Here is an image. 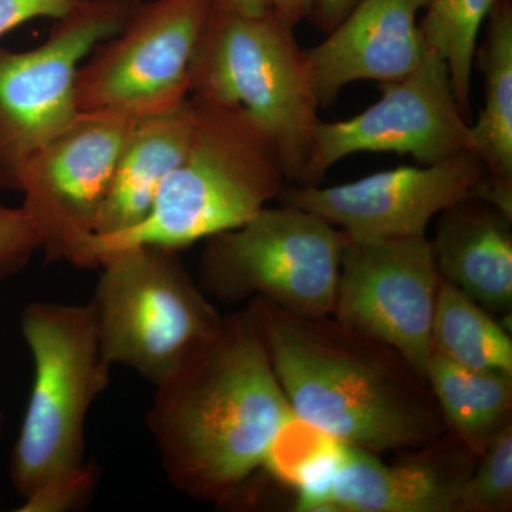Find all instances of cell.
<instances>
[{
  "mask_svg": "<svg viewBox=\"0 0 512 512\" xmlns=\"http://www.w3.org/2000/svg\"><path fill=\"white\" fill-rule=\"evenodd\" d=\"M512 218L470 198L441 212L431 241L441 278L491 315H511Z\"/></svg>",
  "mask_w": 512,
  "mask_h": 512,
  "instance_id": "16",
  "label": "cell"
},
{
  "mask_svg": "<svg viewBox=\"0 0 512 512\" xmlns=\"http://www.w3.org/2000/svg\"><path fill=\"white\" fill-rule=\"evenodd\" d=\"M39 249L42 239L28 214L0 201V281L23 271Z\"/></svg>",
  "mask_w": 512,
  "mask_h": 512,
  "instance_id": "24",
  "label": "cell"
},
{
  "mask_svg": "<svg viewBox=\"0 0 512 512\" xmlns=\"http://www.w3.org/2000/svg\"><path fill=\"white\" fill-rule=\"evenodd\" d=\"M348 239L313 212L265 207L207 239L198 285L225 305L261 298L293 315H332Z\"/></svg>",
  "mask_w": 512,
  "mask_h": 512,
  "instance_id": "7",
  "label": "cell"
},
{
  "mask_svg": "<svg viewBox=\"0 0 512 512\" xmlns=\"http://www.w3.org/2000/svg\"><path fill=\"white\" fill-rule=\"evenodd\" d=\"M485 177L483 163L466 151L439 163L403 165L333 187L293 185L279 198L325 218L355 241L427 237L430 222L476 197Z\"/></svg>",
  "mask_w": 512,
  "mask_h": 512,
  "instance_id": "13",
  "label": "cell"
},
{
  "mask_svg": "<svg viewBox=\"0 0 512 512\" xmlns=\"http://www.w3.org/2000/svg\"><path fill=\"white\" fill-rule=\"evenodd\" d=\"M315 0H272V15L288 28L295 29L302 20L311 18Z\"/></svg>",
  "mask_w": 512,
  "mask_h": 512,
  "instance_id": "27",
  "label": "cell"
},
{
  "mask_svg": "<svg viewBox=\"0 0 512 512\" xmlns=\"http://www.w3.org/2000/svg\"><path fill=\"white\" fill-rule=\"evenodd\" d=\"M429 0H359L325 40L306 50L320 107L359 80L394 82L413 72L427 49L419 15Z\"/></svg>",
  "mask_w": 512,
  "mask_h": 512,
  "instance_id": "15",
  "label": "cell"
},
{
  "mask_svg": "<svg viewBox=\"0 0 512 512\" xmlns=\"http://www.w3.org/2000/svg\"><path fill=\"white\" fill-rule=\"evenodd\" d=\"M424 376L447 431L477 456L512 423V373L468 369L431 350Z\"/></svg>",
  "mask_w": 512,
  "mask_h": 512,
  "instance_id": "19",
  "label": "cell"
},
{
  "mask_svg": "<svg viewBox=\"0 0 512 512\" xmlns=\"http://www.w3.org/2000/svg\"><path fill=\"white\" fill-rule=\"evenodd\" d=\"M133 123L120 114L79 113L26 161L20 207L39 232L49 261L96 268L97 221Z\"/></svg>",
  "mask_w": 512,
  "mask_h": 512,
  "instance_id": "10",
  "label": "cell"
},
{
  "mask_svg": "<svg viewBox=\"0 0 512 512\" xmlns=\"http://www.w3.org/2000/svg\"><path fill=\"white\" fill-rule=\"evenodd\" d=\"M440 279L427 237L349 238L332 316L392 346L424 376Z\"/></svg>",
  "mask_w": 512,
  "mask_h": 512,
  "instance_id": "12",
  "label": "cell"
},
{
  "mask_svg": "<svg viewBox=\"0 0 512 512\" xmlns=\"http://www.w3.org/2000/svg\"><path fill=\"white\" fill-rule=\"evenodd\" d=\"M512 510V423L483 451L454 512Z\"/></svg>",
  "mask_w": 512,
  "mask_h": 512,
  "instance_id": "22",
  "label": "cell"
},
{
  "mask_svg": "<svg viewBox=\"0 0 512 512\" xmlns=\"http://www.w3.org/2000/svg\"><path fill=\"white\" fill-rule=\"evenodd\" d=\"M212 6L245 16H261L272 12V0H211Z\"/></svg>",
  "mask_w": 512,
  "mask_h": 512,
  "instance_id": "28",
  "label": "cell"
},
{
  "mask_svg": "<svg viewBox=\"0 0 512 512\" xmlns=\"http://www.w3.org/2000/svg\"><path fill=\"white\" fill-rule=\"evenodd\" d=\"M349 120H319L303 185H318L329 168L357 153H397L434 164L470 151V124L458 104L447 64L427 52L423 62ZM471 153V151H470Z\"/></svg>",
  "mask_w": 512,
  "mask_h": 512,
  "instance_id": "11",
  "label": "cell"
},
{
  "mask_svg": "<svg viewBox=\"0 0 512 512\" xmlns=\"http://www.w3.org/2000/svg\"><path fill=\"white\" fill-rule=\"evenodd\" d=\"M271 13L212 6L192 60L190 96L237 110L274 144L286 181L302 184L320 107L295 33Z\"/></svg>",
  "mask_w": 512,
  "mask_h": 512,
  "instance_id": "4",
  "label": "cell"
},
{
  "mask_svg": "<svg viewBox=\"0 0 512 512\" xmlns=\"http://www.w3.org/2000/svg\"><path fill=\"white\" fill-rule=\"evenodd\" d=\"M478 64L484 76V103L470 126V151L483 163L487 177L477 200L512 218V6L497 0Z\"/></svg>",
  "mask_w": 512,
  "mask_h": 512,
  "instance_id": "18",
  "label": "cell"
},
{
  "mask_svg": "<svg viewBox=\"0 0 512 512\" xmlns=\"http://www.w3.org/2000/svg\"><path fill=\"white\" fill-rule=\"evenodd\" d=\"M478 458L450 431L393 463L343 444L320 512H454Z\"/></svg>",
  "mask_w": 512,
  "mask_h": 512,
  "instance_id": "14",
  "label": "cell"
},
{
  "mask_svg": "<svg viewBox=\"0 0 512 512\" xmlns=\"http://www.w3.org/2000/svg\"><path fill=\"white\" fill-rule=\"evenodd\" d=\"M292 416L248 305L156 386L147 429L168 483L224 507Z\"/></svg>",
  "mask_w": 512,
  "mask_h": 512,
  "instance_id": "1",
  "label": "cell"
},
{
  "mask_svg": "<svg viewBox=\"0 0 512 512\" xmlns=\"http://www.w3.org/2000/svg\"><path fill=\"white\" fill-rule=\"evenodd\" d=\"M194 119L188 96L173 110L134 120L114 167L96 238L130 231L146 220L168 175L187 153Z\"/></svg>",
  "mask_w": 512,
  "mask_h": 512,
  "instance_id": "17",
  "label": "cell"
},
{
  "mask_svg": "<svg viewBox=\"0 0 512 512\" xmlns=\"http://www.w3.org/2000/svg\"><path fill=\"white\" fill-rule=\"evenodd\" d=\"M140 2L86 0L57 19L39 46L0 47V191H18L26 161L79 116L80 64L126 26Z\"/></svg>",
  "mask_w": 512,
  "mask_h": 512,
  "instance_id": "8",
  "label": "cell"
},
{
  "mask_svg": "<svg viewBox=\"0 0 512 512\" xmlns=\"http://www.w3.org/2000/svg\"><path fill=\"white\" fill-rule=\"evenodd\" d=\"M100 483V468L94 461L53 478L25 498L19 512H67L82 510L92 501Z\"/></svg>",
  "mask_w": 512,
  "mask_h": 512,
  "instance_id": "23",
  "label": "cell"
},
{
  "mask_svg": "<svg viewBox=\"0 0 512 512\" xmlns=\"http://www.w3.org/2000/svg\"><path fill=\"white\" fill-rule=\"evenodd\" d=\"M86 0H0V37L33 19H62Z\"/></svg>",
  "mask_w": 512,
  "mask_h": 512,
  "instance_id": "25",
  "label": "cell"
},
{
  "mask_svg": "<svg viewBox=\"0 0 512 512\" xmlns=\"http://www.w3.org/2000/svg\"><path fill=\"white\" fill-rule=\"evenodd\" d=\"M293 416L377 456L447 433L426 377L392 346L332 315H293L251 299Z\"/></svg>",
  "mask_w": 512,
  "mask_h": 512,
  "instance_id": "2",
  "label": "cell"
},
{
  "mask_svg": "<svg viewBox=\"0 0 512 512\" xmlns=\"http://www.w3.org/2000/svg\"><path fill=\"white\" fill-rule=\"evenodd\" d=\"M3 431H5V416L0 413V440H2Z\"/></svg>",
  "mask_w": 512,
  "mask_h": 512,
  "instance_id": "29",
  "label": "cell"
},
{
  "mask_svg": "<svg viewBox=\"0 0 512 512\" xmlns=\"http://www.w3.org/2000/svg\"><path fill=\"white\" fill-rule=\"evenodd\" d=\"M89 302L101 356L158 386L220 328V311L178 251L133 245L101 255Z\"/></svg>",
  "mask_w": 512,
  "mask_h": 512,
  "instance_id": "6",
  "label": "cell"
},
{
  "mask_svg": "<svg viewBox=\"0 0 512 512\" xmlns=\"http://www.w3.org/2000/svg\"><path fill=\"white\" fill-rule=\"evenodd\" d=\"M211 12V0L140 2L126 26L80 64L77 110L137 120L183 104Z\"/></svg>",
  "mask_w": 512,
  "mask_h": 512,
  "instance_id": "9",
  "label": "cell"
},
{
  "mask_svg": "<svg viewBox=\"0 0 512 512\" xmlns=\"http://www.w3.org/2000/svg\"><path fill=\"white\" fill-rule=\"evenodd\" d=\"M190 97L195 119L187 153L146 220L113 237L94 238L96 268L113 249L156 245L180 251L237 228L284 190L281 161L261 128L237 110Z\"/></svg>",
  "mask_w": 512,
  "mask_h": 512,
  "instance_id": "3",
  "label": "cell"
},
{
  "mask_svg": "<svg viewBox=\"0 0 512 512\" xmlns=\"http://www.w3.org/2000/svg\"><path fill=\"white\" fill-rule=\"evenodd\" d=\"M23 338L33 384L9 476L22 498L86 463V420L110 384L89 303L32 302L23 309Z\"/></svg>",
  "mask_w": 512,
  "mask_h": 512,
  "instance_id": "5",
  "label": "cell"
},
{
  "mask_svg": "<svg viewBox=\"0 0 512 512\" xmlns=\"http://www.w3.org/2000/svg\"><path fill=\"white\" fill-rule=\"evenodd\" d=\"M359 0H315L311 18L322 32L328 33L345 18Z\"/></svg>",
  "mask_w": 512,
  "mask_h": 512,
  "instance_id": "26",
  "label": "cell"
},
{
  "mask_svg": "<svg viewBox=\"0 0 512 512\" xmlns=\"http://www.w3.org/2000/svg\"><path fill=\"white\" fill-rule=\"evenodd\" d=\"M431 345L440 355L468 369L512 373L510 332L444 278L437 293Z\"/></svg>",
  "mask_w": 512,
  "mask_h": 512,
  "instance_id": "20",
  "label": "cell"
},
{
  "mask_svg": "<svg viewBox=\"0 0 512 512\" xmlns=\"http://www.w3.org/2000/svg\"><path fill=\"white\" fill-rule=\"evenodd\" d=\"M497 0H429L420 29L427 49L447 64L464 117L470 119L477 42Z\"/></svg>",
  "mask_w": 512,
  "mask_h": 512,
  "instance_id": "21",
  "label": "cell"
}]
</instances>
